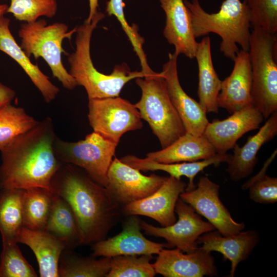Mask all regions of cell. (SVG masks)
<instances>
[{
    "label": "cell",
    "instance_id": "obj_1",
    "mask_svg": "<svg viewBox=\"0 0 277 277\" xmlns=\"http://www.w3.org/2000/svg\"><path fill=\"white\" fill-rule=\"evenodd\" d=\"M56 137L47 117L2 149L0 189L41 188L54 193L52 180L63 164L55 153Z\"/></svg>",
    "mask_w": 277,
    "mask_h": 277
},
{
    "label": "cell",
    "instance_id": "obj_2",
    "mask_svg": "<svg viewBox=\"0 0 277 277\" xmlns=\"http://www.w3.org/2000/svg\"><path fill=\"white\" fill-rule=\"evenodd\" d=\"M51 186L53 192L71 208L82 244L104 240L123 212L105 187L74 165L63 163L54 174Z\"/></svg>",
    "mask_w": 277,
    "mask_h": 277
},
{
    "label": "cell",
    "instance_id": "obj_3",
    "mask_svg": "<svg viewBox=\"0 0 277 277\" xmlns=\"http://www.w3.org/2000/svg\"><path fill=\"white\" fill-rule=\"evenodd\" d=\"M105 17L98 12L91 22L86 20L77 27L74 52L68 54L69 73L77 85L86 90L88 100L119 96L124 86L132 80L147 75L143 71H132L126 64L116 65L110 74L98 71L94 66L90 54L92 33Z\"/></svg>",
    "mask_w": 277,
    "mask_h": 277
},
{
    "label": "cell",
    "instance_id": "obj_4",
    "mask_svg": "<svg viewBox=\"0 0 277 277\" xmlns=\"http://www.w3.org/2000/svg\"><path fill=\"white\" fill-rule=\"evenodd\" d=\"M184 2L190 13L195 38L210 33L217 34L222 39L221 51L233 61L240 51L238 44L248 52L251 16L245 0H224L219 10L213 13L204 10L199 0Z\"/></svg>",
    "mask_w": 277,
    "mask_h": 277
},
{
    "label": "cell",
    "instance_id": "obj_5",
    "mask_svg": "<svg viewBox=\"0 0 277 277\" xmlns=\"http://www.w3.org/2000/svg\"><path fill=\"white\" fill-rule=\"evenodd\" d=\"M276 34L253 27L249 39L252 104L264 120L277 111Z\"/></svg>",
    "mask_w": 277,
    "mask_h": 277
},
{
    "label": "cell",
    "instance_id": "obj_6",
    "mask_svg": "<svg viewBox=\"0 0 277 277\" xmlns=\"http://www.w3.org/2000/svg\"><path fill=\"white\" fill-rule=\"evenodd\" d=\"M142 95L134 105L142 119L146 121L157 137L162 148L169 146L183 135L185 129L168 93L162 73L154 72L136 78Z\"/></svg>",
    "mask_w": 277,
    "mask_h": 277
},
{
    "label": "cell",
    "instance_id": "obj_7",
    "mask_svg": "<svg viewBox=\"0 0 277 277\" xmlns=\"http://www.w3.org/2000/svg\"><path fill=\"white\" fill-rule=\"evenodd\" d=\"M76 29L77 27L69 31L65 23L48 25L45 20L41 19L22 24L18 30L20 47L25 54L29 58L31 55L36 60L43 58L50 67L53 76L65 88L70 90L78 85L63 64L62 54L67 55L68 53L63 49L62 43L65 38L70 40Z\"/></svg>",
    "mask_w": 277,
    "mask_h": 277
},
{
    "label": "cell",
    "instance_id": "obj_8",
    "mask_svg": "<svg viewBox=\"0 0 277 277\" xmlns=\"http://www.w3.org/2000/svg\"><path fill=\"white\" fill-rule=\"evenodd\" d=\"M117 144L93 131L84 140L75 142L56 136L54 148L58 159L76 166L86 171L96 183L106 187L107 173Z\"/></svg>",
    "mask_w": 277,
    "mask_h": 277
},
{
    "label": "cell",
    "instance_id": "obj_9",
    "mask_svg": "<svg viewBox=\"0 0 277 277\" xmlns=\"http://www.w3.org/2000/svg\"><path fill=\"white\" fill-rule=\"evenodd\" d=\"M88 118L93 131L118 144L125 133L141 129L138 109L119 96L88 100Z\"/></svg>",
    "mask_w": 277,
    "mask_h": 277
},
{
    "label": "cell",
    "instance_id": "obj_10",
    "mask_svg": "<svg viewBox=\"0 0 277 277\" xmlns=\"http://www.w3.org/2000/svg\"><path fill=\"white\" fill-rule=\"evenodd\" d=\"M175 213L178 220L170 226L155 227L141 220V228L146 234L163 238L169 247H175L184 253L195 251L199 247L196 243L198 238L216 230L211 223L203 220L194 209L180 197L176 203Z\"/></svg>",
    "mask_w": 277,
    "mask_h": 277
},
{
    "label": "cell",
    "instance_id": "obj_11",
    "mask_svg": "<svg viewBox=\"0 0 277 277\" xmlns=\"http://www.w3.org/2000/svg\"><path fill=\"white\" fill-rule=\"evenodd\" d=\"M220 186L206 176L200 177L196 187L185 191L180 198L190 205L199 215L205 217L222 235L229 236L245 228L244 223H238L219 197Z\"/></svg>",
    "mask_w": 277,
    "mask_h": 277
},
{
    "label": "cell",
    "instance_id": "obj_12",
    "mask_svg": "<svg viewBox=\"0 0 277 277\" xmlns=\"http://www.w3.org/2000/svg\"><path fill=\"white\" fill-rule=\"evenodd\" d=\"M167 178L155 174L143 175L114 157L108 171L106 188L122 208L153 193Z\"/></svg>",
    "mask_w": 277,
    "mask_h": 277
},
{
    "label": "cell",
    "instance_id": "obj_13",
    "mask_svg": "<svg viewBox=\"0 0 277 277\" xmlns=\"http://www.w3.org/2000/svg\"><path fill=\"white\" fill-rule=\"evenodd\" d=\"M140 221L137 215H129L120 233L94 244L92 256L112 258L158 254L162 249L170 248L167 243H156L146 238L141 231Z\"/></svg>",
    "mask_w": 277,
    "mask_h": 277
},
{
    "label": "cell",
    "instance_id": "obj_14",
    "mask_svg": "<svg viewBox=\"0 0 277 277\" xmlns=\"http://www.w3.org/2000/svg\"><path fill=\"white\" fill-rule=\"evenodd\" d=\"M187 184L181 179L168 177L162 186L148 196L122 208L125 215H143L157 222L162 227L170 226L176 221L175 207Z\"/></svg>",
    "mask_w": 277,
    "mask_h": 277
},
{
    "label": "cell",
    "instance_id": "obj_15",
    "mask_svg": "<svg viewBox=\"0 0 277 277\" xmlns=\"http://www.w3.org/2000/svg\"><path fill=\"white\" fill-rule=\"evenodd\" d=\"M263 120L262 114L252 105L235 111L224 120L209 122L203 135L217 153L225 154L245 133L259 128Z\"/></svg>",
    "mask_w": 277,
    "mask_h": 277
},
{
    "label": "cell",
    "instance_id": "obj_16",
    "mask_svg": "<svg viewBox=\"0 0 277 277\" xmlns=\"http://www.w3.org/2000/svg\"><path fill=\"white\" fill-rule=\"evenodd\" d=\"M156 273L165 277H203L217 275V269L211 252L199 246L191 253L178 248H163L153 264Z\"/></svg>",
    "mask_w": 277,
    "mask_h": 277
},
{
    "label": "cell",
    "instance_id": "obj_17",
    "mask_svg": "<svg viewBox=\"0 0 277 277\" xmlns=\"http://www.w3.org/2000/svg\"><path fill=\"white\" fill-rule=\"evenodd\" d=\"M168 61L161 72L165 80L170 98L183 122L186 132L203 135L209 122L206 112L200 103L190 97L182 88L178 77L177 58L174 52L169 53Z\"/></svg>",
    "mask_w": 277,
    "mask_h": 277
},
{
    "label": "cell",
    "instance_id": "obj_18",
    "mask_svg": "<svg viewBox=\"0 0 277 277\" xmlns=\"http://www.w3.org/2000/svg\"><path fill=\"white\" fill-rule=\"evenodd\" d=\"M230 74L222 81L217 98L219 108L230 114L253 105L251 98V68L248 52L241 50L233 60Z\"/></svg>",
    "mask_w": 277,
    "mask_h": 277
},
{
    "label": "cell",
    "instance_id": "obj_19",
    "mask_svg": "<svg viewBox=\"0 0 277 277\" xmlns=\"http://www.w3.org/2000/svg\"><path fill=\"white\" fill-rule=\"evenodd\" d=\"M166 15L163 34L175 48L174 53L195 58L197 42L195 40L190 13L183 0H159Z\"/></svg>",
    "mask_w": 277,
    "mask_h": 277
},
{
    "label": "cell",
    "instance_id": "obj_20",
    "mask_svg": "<svg viewBox=\"0 0 277 277\" xmlns=\"http://www.w3.org/2000/svg\"><path fill=\"white\" fill-rule=\"evenodd\" d=\"M259 242V234L253 230L229 236H223L214 230L201 235L196 241L199 245H202L201 248L219 252L231 262L230 277L234 276L238 265L248 258Z\"/></svg>",
    "mask_w": 277,
    "mask_h": 277
},
{
    "label": "cell",
    "instance_id": "obj_21",
    "mask_svg": "<svg viewBox=\"0 0 277 277\" xmlns=\"http://www.w3.org/2000/svg\"><path fill=\"white\" fill-rule=\"evenodd\" d=\"M276 134L277 111L267 119L256 134L248 137L243 146L236 144L233 147V154L227 169L232 180L240 181L252 173L258 161L256 155L261 148Z\"/></svg>",
    "mask_w": 277,
    "mask_h": 277
},
{
    "label": "cell",
    "instance_id": "obj_22",
    "mask_svg": "<svg viewBox=\"0 0 277 277\" xmlns=\"http://www.w3.org/2000/svg\"><path fill=\"white\" fill-rule=\"evenodd\" d=\"M10 20L4 16L0 18V51L14 60L29 76L47 103L58 95L59 88L54 85L39 69L33 64L16 42L10 31Z\"/></svg>",
    "mask_w": 277,
    "mask_h": 277
},
{
    "label": "cell",
    "instance_id": "obj_23",
    "mask_svg": "<svg viewBox=\"0 0 277 277\" xmlns=\"http://www.w3.org/2000/svg\"><path fill=\"white\" fill-rule=\"evenodd\" d=\"M17 243L27 245L34 252L41 277H58V268L62 253L66 248L60 240L45 230L23 227Z\"/></svg>",
    "mask_w": 277,
    "mask_h": 277
},
{
    "label": "cell",
    "instance_id": "obj_24",
    "mask_svg": "<svg viewBox=\"0 0 277 277\" xmlns=\"http://www.w3.org/2000/svg\"><path fill=\"white\" fill-rule=\"evenodd\" d=\"M231 155L216 153L213 156L203 160L174 163H162L146 158L141 159L133 155H127L120 160L129 166L144 172L161 170L168 173L170 176L181 179L186 176L189 179L185 191L193 189L196 187L194 183L195 176L207 167L221 163H227L230 160Z\"/></svg>",
    "mask_w": 277,
    "mask_h": 277
},
{
    "label": "cell",
    "instance_id": "obj_25",
    "mask_svg": "<svg viewBox=\"0 0 277 277\" xmlns=\"http://www.w3.org/2000/svg\"><path fill=\"white\" fill-rule=\"evenodd\" d=\"M216 153L203 135L185 132L167 147L148 153L146 158L162 163L190 162L206 160Z\"/></svg>",
    "mask_w": 277,
    "mask_h": 277
},
{
    "label": "cell",
    "instance_id": "obj_26",
    "mask_svg": "<svg viewBox=\"0 0 277 277\" xmlns=\"http://www.w3.org/2000/svg\"><path fill=\"white\" fill-rule=\"evenodd\" d=\"M195 57L199 69L197 95L199 103L207 112H219L217 98L222 81L216 72L212 61L210 39L204 37L197 43Z\"/></svg>",
    "mask_w": 277,
    "mask_h": 277
},
{
    "label": "cell",
    "instance_id": "obj_27",
    "mask_svg": "<svg viewBox=\"0 0 277 277\" xmlns=\"http://www.w3.org/2000/svg\"><path fill=\"white\" fill-rule=\"evenodd\" d=\"M73 248L82 244L80 230L70 206L60 196L53 195V202L45 230Z\"/></svg>",
    "mask_w": 277,
    "mask_h": 277
},
{
    "label": "cell",
    "instance_id": "obj_28",
    "mask_svg": "<svg viewBox=\"0 0 277 277\" xmlns=\"http://www.w3.org/2000/svg\"><path fill=\"white\" fill-rule=\"evenodd\" d=\"M23 189H20L0 190V233L2 243H17L19 231L23 227Z\"/></svg>",
    "mask_w": 277,
    "mask_h": 277
},
{
    "label": "cell",
    "instance_id": "obj_29",
    "mask_svg": "<svg viewBox=\"0 0 277 277\" xmlns=\"http://www.w3.org/2000/svg\"><path fill=\"white\" fill-rule=\"evenodd\" d=\"M53 193L41 188L23 189L24 227L32 230H45L51 209Z\"/></svg>",
    "mask_w": 277,
    "mask_h": 277
},
{
    "label": "cell",
    "instance_id": "obj_30",
    "mask_svg": "<svg viewBox=\"0 0 277 277\" xmlns=\"http://www.w3.org/2000/svg\"><path fill=\"white\" fill-rule=\"evenodd\" d=\"M111 258L100 259L83 257L71 251H63L58 268L60 277H106Z\"/></svg>",
    "mask_w": 277,
    "mask_h": 277
},
{
    "label": "cell",
    "instance_id": "obj_31",
    "mask_svg": "<svg viewBox=\"0 0 277 277\" xmlns=\"http://www.w3.org/2000/svg\"><path fill=\"white\" fill-rule=\"evenodd\" d=\"M39 121L24 108L10 103L0 109V151L17 137L34 127Z\"/></svg>",
    "mask_w": 277,
    "mask_h": 277
},
{
    "label": "cell",
    "instance_id": "obj_32",
    "mask_svg": "<svg viewBox=\"0 0 277 277\" xmlns=\"http://www.w3.org/2000/svg\"><path fill=\"white\" fill-rule=\"evenodd\" d=\"M152 255H118L111 258L106 277H153L156 274Z\"/></svg>",
    "mask_w": 277,
    "mask_h": 277
},
{
    "label": "cell",
    "instance_id": "obj_33",
    "mask_svg": "<svg viewBox=\"0 0 277 277\" xmlns=\"http://www.w3.org/2000/svg\"><path fill=\"white\" fill-rule=\"evenodd\" d=\"M276 153L275 149L266 161L261 170L242 186L243 189H249L250 198L255 202L270 204L277 201V179L266 174V170Z\"/></svg>",
    "mask_w": 277,
    "mask_h": 277
},
{
    "label": "cell",
    "instance_id": "obj_34",
    "mask_svg": "<svg viewBox=\"0 0 277 277\" xmlns=\"http://www.w3.org/2000/svg\"><path fill=\"white\" fill-rule=\"evenodd\" d=\"M57 10L56 0H10L7 13L19 21L32 23L41 16L53 17Z\"/></svg>",
    "mask_w": 277,
    "mask_h": 277
},
{
    "label": "cell",
    "instance_id": "obj_35",
    "mask_svg": "<svg viewBox=\"0 0 277 277\" xmlns=\"http://www.w3.org/2000/svg\"><path fill=\"white\" fill-rule=\"evenodd\" d=\"M0 277H36L32 267L23 256L17 243H2Z\"/></svg>",
    "mask_w": 277,
    "mask_h": 277
},
{
    "label": "cell",
    "instance_id": "obj_36",
    "mask_svg": "<svg viewBox=\"0 0 277 277\" xmlns=\"http://www.w3.org/2000/svg\"><path fill=\"white\" fill-rule=\"evenodd\" d=\"M124 6L123 0H109L106 3V12L109 16H114L120 22L138 57L142 68L146 69L149 65L143 48L144 39L139 34L137 27L135 24L131 26L127 22L124 15Z\"/></svg>",
    "mask_w": 277,
    "mask_h": 277
},
{
    "label": "cell",
    "instance_id": "obj_37",
    "mask_svg": "<svg viewBox=\"0 0 277 277\" xmlns=\"http://www.w3.org/2000/svg\"><path fill=\"white\" fill-rule=\"evenodd\" d=\"M249 9L251 25L272 34L277 31V0H245Z\"/></svg>",
    "mask_w": 277,
    "mask_h": 277
},
{
    "label": "cell",
    "instance_id": "obj_38",
    "mask_svg": "<svg viewBox=\"0 0 277 277\" xmlns=\"http://www.w3.org/2000/svg\"><path fill=\"white\" fill-rule=\"evenodd\" d=\"M15 96L13 89L0 82V109L10 104Z\"/></svg>",
    "mask_w": 277,
    "mask_h": 277
},
{
    "label": "cell",
    "instance_id": "obj_39",
    "mask_svg": "<svg viewBox=\"0 0 277 277\" xmlns=\"http://www.w3.org/2000/svg\"><path fill=\"white\" fill-rule=\"evenodd\" d=\"M89 13L86 19L87 22H91L93 17L98 12V0H89Z\"/></svg>",
    "mask_w": 277,
    "mask_h": 277
},
{
    "label": "cell",
    "instance_id": "obj_40",
    "mask_svg": "<svg viewBox=\"0 0 277 277\" xmlns=\"http://www.w3.org/2000/svg\"><path fill=\"white\" fill-rule=\"evenodd\" d=\"M8 8V6L6 4H0V18L7 13Z\"/></svg>",
    "mask_w": 277,
    "mask_h": 277
},
{
    "label": "cell",
    "instance_id": "obj_41",
    "mask_svg": "<svg viewBox=\"0 0 277 277\" xmlns=\"http://www.w3.org/2000/svg\"><path fill=\"white\" fill-rule=\"evenodd\" d=\"M1 1V0H0Z\"/></svg>",
    "mask_w": 277,
    "mask_h": 277
}]
</instances>
